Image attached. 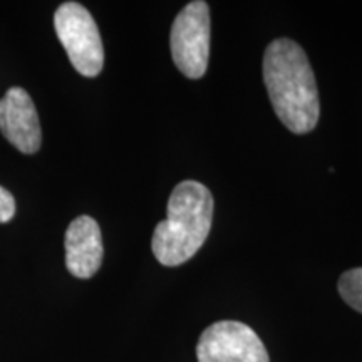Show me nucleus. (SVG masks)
Wrapping results in <instances>:
<instances>
[{"mask_svg":"<svg viewBox=\"0 0 362 362\" xmlns=\"http://www.w3.org/2000/svg\"><path fill=\"white\" fill-rule=\"evenodd\" d=\"M16 215V200H13V194L0 187V223H7L11 221Z\"/></svg>","mask_w":362,"mask_h":362,"instance_id":"9","label":"nucleus"},{"mask_svg":"<svg viewBox=\"0 0 362 362\" xmlns=\"http://www.w3.org/2000/svg\"><path fill=\"white\" fill-rule=\"evenodd\" d=\"M264 81L285 128L310 133L320 115L319 90L304 49L291 39L274 40L264 54Z\"/></svg>","mask_w":362,"mask_h":362,"instance_id":"1","label":"nucleus"},{"mask_svg":"<svg viewBox=\"0 0 362 362\" xmlns=\"http://www.w3.org/2000/svg\"><path fill=\"white\" fill-rule=\"evenodd\" d=\"M197 357L198 362H270L255 330L237 320H220L203 330Z\"/></svg>","mask_w":362,"mask_h":362,"instance_id":"5","label":"nucleus"},{"mask_svg":"<svg viewBox=\"0 0 362 362\" xmlns=\"http://www.w3.org/2000/svg\"><path fill=\"white\" fill-rule=\"evenodd\" d=\"M66 267L74 277L90 279L103 264V237L98 221L88 215L71 221L66 232Z\"/></svg>","mask_w":362,"mask_h":362,"instance_id":"7","label":"nucleus"},{"mask_svg":"<svg viewBox=\"0 0 362 362\" xmlns=\"http://www.w3.org/2000/svg\"><path fill=\"white\" fill-rule=\"evenodd\" d=\"M337 288L346 304L362 314V267L344 272L339 279Z\"/></svg>","mask_w":362,"mask_h":362,"instance_id":"8","label":"nucleus"},{"mask_svg":"<svg viewBox=\"0 0 362 362\" xmlns=\"http://www.w3.org/2000/svg\"><path fill=\"white\" fill-rule=\"evenodd\" d=\"M210 7L203 0L189 2L173 22L170 35L171 56L189 79L205 76L210 56Z\"/></svg>","mask_w":362,"mask_h":362,"instance_id":"4","label":"nucleus"},{"mask_svg":"<svg viewBox=\"0 0 362 362\" xmlns=\"http://www.w3.org/2000/svg\"><path fill=\"white\" fill-rule=\"evenodd\" d=\"M214 221V194L200 181L176 185L168 202V216L156 225L151 248L165 267H178L200 250Z\"/></svg>","mask_w":362,"mask_h":362,"instance_id":"2","label":"nucleus"},{"mask_svg":"<svg viewBox=\"0 0 362 362\" xmlns=\"http://www.w3.org/2000/svg\"><path fill=\"white\" fill-rule=\"evenodd\" d=\"M0 133L24 155H34L42 146L37 110L25 89L11 88L0 99Z\"/></svg>","mask_w":362,"mask_h":362,"instance_id":"6","label":"nucleus"},{"mask_svg":"<svg viewBox=\"0 0 362 362\" xmlns=\"http://www.w3.org/2000/svg\"><path fill=\"white\" fill-rule=\"evenodd\" d=\"M54 27L74 69L86 78H96L104 66V47L88 8L78 2H64L54 13Z\"/></svg>","mask_w":362,"mask_h":362,"instance_id":"3","label":"nucleus"}]
</instances>
